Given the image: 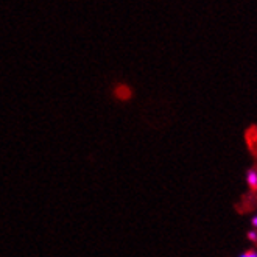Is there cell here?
<instances>
[{"label": "cell", "instance_id": "obj_4", "mask_svg": "<svg viewBox=\"0 0 257 257\" xmlns=\"http://www.w3.org/2000/svg\"><path fill=\"white\" fill-rule=\"evenodd\" d=\"M237 257H257V249H245V251H241Z\"/></svg>", "mask_w": 257, "mask_h": 257}, {"label": "cell", "instance_id": "obj_1", "mask_svg": "<svg viewBox=\"0 0 257 257\" xmlns=\"http://www.w3.org/2000/svg\"><path fill=\"white\" fill-rule=\"evenodd\" d=\"M245 183L248 186V189L257 192V169L251 167L249 170H246L245 173Z\"/></svg>", "mask_w": 257, "mask_h": 257}, {"label": "cell", "instance_id": "obj_3", "mask_svg": "<svg viewBox=\"0 0 257 257\" xmlns=\"http://www.w3.org/2000/svg\"><path fill=\"white\" fill-rule=\"evenodd\" d=\"M246 240L249 243H257V231L255 229H249L246 232Z\"/></svg>", "mask_w": 257, "mask_h": 257}, {"label": "cell", "instance_id": "obj_5", "mask_svg": "<svg viewBox=\"0 0 257 257\" xmlns=\"http://www.w3.org/2000/svg\"><path fill=\"white\" fill-rule=\"evenodd\" d=\"M249 224H251V229H255V231H257V212L251 215V218H249Z\"/></svg>", "mask_w": 257, "mask_h": 257}, {"label": "cell", "instance_id": "obj_2", "mask_svg": "<svg viewBox=\"0 0 257 257\" xmlns=\"http://www.w3.org/2000/svg\"><path fill=\"white\" fill-rule=\"evenodd\" d=\"M115 95H117L118 98H128V97H130V89L125 87V86H118V87L115 89Z\"/></svg>", "mask_w": 257, "mask_h": 257}, {"label": "cell", "instance_id": "obj_6", "mask_svg": "<svg viewBox=\"0 0 257 257\" xmlns=\"http://www.w3.org/2000/svg\"><path fill=\"white\" fill-rule=\"evenodd\" d=\"M255 156H257V147H255Z\"/></svg>", "mask_w": 257, "mask_h": 257}]
</instances>
